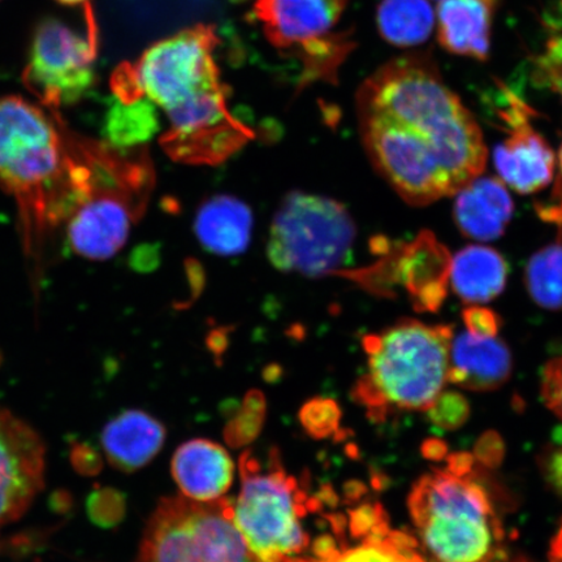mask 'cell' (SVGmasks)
I'll use <instances>...</instances> for the list:
<instances>
[{"label":"cell","instance_id":"6da1fadb","mask_svg":"<svg viewBox=\"0 0 562 562\" xmlns=\"http://www.w3.org/2000/svg\"><path fill=\"white\" fill-rule=\"evenodd\" d=\"M357 114L372 166L412 206L454 195L486 168L480 125L424 56L372 75L358 91Z\"/></svg>","mask_w":562,"mask_h":562},{"label":"cell","instance_id":"7a4b0ae2","mask_svg":"<svg viewBox=\"0 0 562 562\" xmlns=\"http://www.w3.org/2000/svg\"><path fill=\"white\" fill-rule=\"evenodd\" d=\"M0 187L20 211L26 255L67 221L89 191V168L44 110L20 97L0 98Z\"/></svg>","mask_w":562,"mask_h":562},{"label":"cell","instance_id":"3957f363","mask_svg":"<svg viewBox=\"0 0 562 562\" xmlns=\"http://www.w3.org/2000/svg\"><path fill=\"white\" fill-rule=\"evenodd\" d=\"M453 327L404 319L363 337L368 371L355 385L356 403L375 419L427 412L448 384Z\"/></svg>","mask_w":562,"mask_h":562},{"label":"cell","instance_id":"277c9868","mask_svg":"<svg viewBox=\"0 0 562 562\" xmlns=\"http://www.w3.org/2000/svg\"><path fill=\"white\" fill-rule=\"evenodd\" d=\"M452 459L414 484L407 509L419 540L438 562H505V536L487 491Z\"/></svg>","mask_w":562,"mask_h":562},{"label":"cell","instance_id":"5b68a950","mask_svg":"<svg viewBox=\"0 0 562 562\" xmlns=\"http://www.w3.org/2000/svg\"><path fill=\"white\" fill-rule=\"evenodd\" d=\"M90 165V191L67 220V238L77 256L108 261L128 241L154 187L143 146L121 150L83 140Z\"/></svg>","mask_w":562,"mask_h":562},{"label":"cell","instance_id":"8992f818","mask_svg":"<svg viewBox=\"0 0 562 562\" xmlns=\"http://www.w3.org/2000/svg\"><path fill=\"white\" fill-rule=\"evenodd\" d=\"M241 492L234 522L249 551L262 562H284L305 552L311 538L301 519L319 508L296 477L288 474L277 448L266 463L255 453L240 457Z\"/></svg>","mask_w":562,"mask_h":562},{"label":"cell","instance_id":"52a82bcc","mask_svg":"<svg viewBox=\"0 0 562 562\" xmlns=\"http://www.w3.org/2000/svg\"><path fill=\"white\" fill-rule=\"evenodd\" d=\"M356 235L353 217L340 202L293 191L273 215L267 257L281 272L334 276L349 262Z\"/></svg>","mask_w":562,"mask_h":562},{"label":"cell","instance_id":"ba28073f","mask_svg":"<svg viewBox=\"0 0 562 562\" xmlns=\"http://www.w3.org/2000/svg\"><path fill=\"white\" fill-rule=\"evenodd\" d=\"M136 562H262L234 522V502L161 498L146 525Z\"/></svg>","mask_w":562,"mask_h":562},{"label":"cell","instance_id":"9c48e42d","mask_svg":"<svg viewBox=\"0 0 562 562\" xmlns=\"http://www.w3.org/2000/svg\"><path fill=\"white\" fill-rule=\"evenodd\" d=\"M216 42L209 26H195L158 42L136 65L119 70L115 97L122 101L144 97L168 114L222 88L214 60Z\"/></svg>","mask_w":562,"mask_h":562},{"label":"cell","instance_id":"30bf717a","mask_svg":"<svg viewBox=\"0 0 562 562\" xmlns=\"http://www.w3.org/2000/svg\"><path fill=\"white\" fill-rule=\"evenodd\" d=\"M95 54L94 27L83 35L46 20L33 37L25 86L52 109L74 104L93 86Z\"/></svg>","mask_w":562,"mask_h":562},{"label":"cell","instance_id":"8fae6325","mask_svg":"<svg viewBox=\"0 0 562 562\" xmlns=\"http://www.w3.org/2000/svg\"><path fill=\"white\" fill-rule=\"evenodd\" d=\"M347 0H256L255 12L267 35L280 47L307 53L312 75H327L344 56L339 42L327 34L339 20Z\"/></svg>","mask_w":562,"mask_h":562},{"label":"cell","instance_id":"7c38bea8","mask_svg":"<svg viewBox=\"0 0 562 562\" xmlns=\"http://www.w3.org/2000/svg\"><path fill=\"white\" fill-rule=\"evenodd\" d=\"M367 271L353 272V278L368 290L385 292V285H403L419 312H437L447 297L452 258L430 232L411 244L389 251Z\"/></svg>","mask_w":562,"mask_h":562},{"label":"cell","instance_id":"4fadbf2b","mask_svg":"<svg viewBox=\"0 0 562 562\" xmlns=\"http://www.w3.org/2000/svg\"><path fill=\"white\" fill-rule=\"evenodd\" d=\"M507 91L508 109L501 116L508 136L494 150L498 178L519 194H533L551 184L557 157L550 144L530 123L531 109Z\"/></svg>","mask_w":562,"mask_h":562},{"label":"cell","instance_id":"5bb4252c","mask_svg":"<svg viewBox=\"0 0 562 562\" xmlns=\"http://www.w3.org/2000/svg\"><path fill=\"white\" fill-rule=\"evenodd\" d=\"M45 447L37 434L0 409V525L16 521L44 487Z\"/></svg>","mask_w":562,"mask_h":562},{"label":"cell","instance_id":"9a60e30c","mask_svg":"<svg viewBox=\"0 0 562 562\" xmlns=\"http://www.w3.org/2000/svg\"><path fill=\"white\" fill-rule=\"evenodd\" d=\"M510 350L501 337L462 331L452 337L448 383L460 389L488 392L509 381Z\"/></svg>","mask_w":562,"mask_h":562},{"label":"cell","instance_id":"2e32d148","mask_svg":"<svg viewBox=\"0 0 562 562\" xmlns=\"http://www.w3.org/2000/svg\"><path fill=\"white\" fill-rule=\"evenodd\" d=\"M171 470L182 496L199 503L220 501L235 476L234 461L226 449L206 439H193L180 446L173 454Z\"/></svg>","mask_w":562,"mask_h":562},{"label":"cell","instance_id":"e0dca14e","mask_svg":"<svg viewBox=\"0 0 562 562\" xmlns=\"http://www.w3.org/2000/svg\"><path fill=\"white\" fill-rule=\"evenodd\" d=\"M454 195V221L463 235L477 241L503 236L515 203L501 179L477 176Z\"/></svg>","mask_w":562,"mask_h":562},{"label":"cell","instance_id":"ac0fdd59","mask_svg":"<svg viewBox=\"0 0 562 562\" xmlns=\"http://www.w3.org/2000/svg\"><path fill=\"white\" fill-rule=\"evenodd\" d=\"M166 441V428L149 413L126 411L105 425L102 447L112 468L135 473L156 459Z\"/></svg>","mask_w":562,"mask_h":562},{"label":"cell","instance_id":"d6986e66","mask_svg":"<svg viewBox=\"0 0 562 562\" xmlns=\"http://www.w3.org/2000/svg\"><path fill=\"white\" fill-rule=\"evenodd\" d=\"M252 224L251 209L243 200L231 194H216L196 210L194 232L211 255L237 257L249 248Z\"/></svg>","mask_w":562,"mask_h":562},{"label":"cell","instance_id":"ffe728a7","mask_svg":"<svg viewBox=\"0 0 562 562\" xmlns=\"http://www.w3.org/2000/svg\"><path fill=\"white\" fill-rule=\"evenodd\" d=\"M496 0H442L439 40L448 52L487 59Z\"/></svg>","mask_w":562,"mask_h":562},{"label":"cell","instance_id":"44dd1931","mask_svg":"<svg viewBox=\"0 0 562 562\" xmlns=\"http://www.w3.org/2000/svg\"><path fill=\"white\" fill-rule=\"evenodd\" d=\"M508 272V263L501 252L488 246L470 245L452 258L449 280L463 302L480 305L501 296Z\"/></svg>","mask_w":562,"mask_h":562},{"label":"cell","instance_id":"7402d4cb","mask_svg":"<svg viewBox=\"0 0 562 562\" xmlns=\"http://www.w3.org/2000/svg\"><path fill=\"white\" fill-rule=\"evenodd\" d=\"M353 547L342 544L323 558H292L284 562H428L418 552L417 540L392 530L385 517L364 533Z\"/></svg>","mask_w":562,"mask_h":562},{"label":"cell","instance_id":"603a6c76","mask_svg":"<svg viewBox=\"0 0 562 562\" xmlns=\"http://www.w3.org/2000/svg\"><path fill=\"white\" fill-rule=\"evenodd\" d=\"M158 125L156 104L144 97L133 101H122L115 97L105 117V144L121 150L135 149L156 135Z\"/></svg>","mask_w":562,"mask_h":562},{"label":"cell","instance_id":"cb8c5ba5","mask_svg":"<svg viewBox=\"0 0 562 562\" xmlns=\"http://www.w3.org/2000/svg\"><path fill=\"white\" fill-rule=\"evenodd\" d=\"M383 37L397 46L422 44L431 34L434 12L426 0H383L378 11Z\"/></svg>","mask_w":562,"mask_h":562},{"label":"cell","instance_id":"d4e9b609","mask_svg":"<svg viewBox=\"0 0 562 562\" xmlns=\"http://www.w3.org/2000/svg\"><path fill=\"white\" fill-rule=\"evenodd\" d=\"M527 292L546 311H562V241L533 255L525 272Z\"/></svg>","mask_w":562,"mask_h":562},{"label":"cell","instance_id":"484cf974","mask_svg":"<svg viewBox=\"0 0 562 562\" xmlns=\"http://www.w3.org/2000/svg\"><path fill=\"white\" fill-rule=\"evenodd\" d=\"M267 403L263 393L251 390L244 396L240 407L224 428V438L232 448L249 446L261 435Z\"/></svg>","mask_w":562,"mask_h":562},{"label":"cell","instance_id":"4316f807","mask_svg":"<svg viewBox=\"0 0 562 562\" xmlns=\"http://www.w3.org/2000/svg\"><path fill=\"white\" fill-rule=\"evenodd\" d=\"M341 412L331 398L315 397L300 411L304 430L314 439L333 437L339 428Z\"/></svg>","mask_w":562,"mask_h":562},{"label":"cell","instance_id":"83f0119b","mask_svg":"<svg viewBox=\"0 0 562 562\" xmlns=\"http://www.w3.org/2000/svg\"><path fill=\"white\" fill-rule=\"evenodd\" d=\"M126 501L123 492L102 487L89 496L88 515L95 525L111 529L123 522Z\"/></svg>","mask_w":562,"mask_h":562},{"label":"cell","instance_id":"f1b7e54d","mask_svg":"<svg viewBox=\"0 0 562 562\" xmlns=\"http://www.w3.org/2000/svg\"><path fill=\"white\" fill-rule=\"evenodd\" d=\"M427 413L435 426L442 430H456L468 420L470 406L460 393L442 391Z\"/></svg>","mask_w":562,"mask_h":562},{"label":"cell","instance_id":"f546056e","mask_svg":"<svg viewBox=\"0 0 562 562\" xmlns=\"http://www.w3.org/2000/svg\"><path fill=\"white\" fill-rule=\"evenodd\" d=\"M537 80L562 98V37L548 42L544 54L537 61Z\"/></svg>","mask_w":562,"mask_h":562},{"label":"cell","instance_id":"4dcf8cb0","mask_svg":"<svg viewBox=\"0 0 562 562\" xmlns=\"http://www.w3.org/2000/svg\"><path fill=\"white\" fill-rule=\"evenodd\" d=\"M467 331L484 336H497L501 333V316L487 307L470 305L462 313Z\"/></svg>","mask_w":562,"mask_h":562},{"label":"cell","instance_id":"1f68e13d","mask_svg":"<svg viewBox=\"0 0 562 562\" xmlns=\"http://www.w3.org/2000/svg\"><path fill=\"white\" fill-rule=\"evenodd\" d=\"M74 467L83 475H95L103 467L102 457L87 445L76 446L72 453Z\"/></svg>","mask_w":562,"mask_h":562},{"label":"cell","instance_id":"d6a6232c","mask_svg":"<svg viewBox=\"0 0 562 562\" xmlns=\"http://www.w3.org/2000/svg\"><path fill=\"white\" fill-rule=\"evenodd\" d=\"M548 480L562 497V448L551 456L547 465Z\"/></svg>","mask_w":562,"mask_h":562},{"label":"cell","instance_id":"836d02e7","mask_svg":"<svg viewBox=\"0 0 562 562\" xmlns=\"http://www.w3.org/2000/svg\"><path fill=\"white\" fill-rule=\"evenodd\" d=\"M552 389L562 404V356L558 364L557 371L553 374Z\"/></svg>","mask_w":562,"mask_h":562},{"label":"cell","instance_id":"e575fe53","mask_svg":"<svg viewBox=\"0 0 562 562\" xmlns=\"http://www.w3.org/2000/svg\"><path fill=\"white\" fill-rule=\"evenodd\" d=\"M554 552L552 553L551 562H562V533L559 542L553 546Z\"/></svg>","mask_w":562,"mask_h":562},{"label":"cell","instance_id":"d590c367","mask_svg":"<svg viewBox=\"0 0 562 562\" xmlns=\"http://www.w3.org/2000/svg\"><path fill=\"white\" fill-rule=\"evenodd\" d=\"M63 4L76 5L88 2V0H59Z\"/></svg>","mask_w":562,"mask_h":562},{"label":"cell","instance_id":"8d00e7d4","mask_svg":"<svg viewBox=\"0 0 562 562\" xmlns=\"http://www.w3.org/2000/svg\"><path fill=\"white\" fill-rule=\"evenodd\" d=\"M559 164H560V170H561V175H562V144H561L560 151H559Z\"/></svg>","mask_w":562,"mask_h":562},{"label":"cell","instance_id":"74e56055","mask_svg":"<svg viewBox=\"0 0 562 562\" xmlns=\"http://www.w3.org/2000/svg\"><path fill=\"white\" fill-rule=\"evenodd\" d=\"M237 2H244V0H237Z\"/></svg>","mask_w":562,"mask_h":562}]
</instances>
